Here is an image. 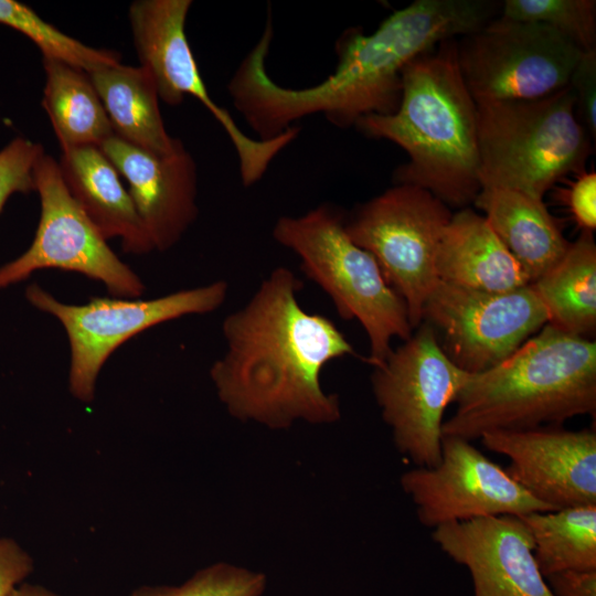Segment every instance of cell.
I'll return each mask as SVG.
<instances>
[{"label": "cell", "mask_w": 596, "mask_h": 596, "mask_svg": "<svg viewBox=\"0 0 596 596\" xmlns=\"http://www.w3.org/2000/svg\"><path fill=\"white\" fill-rule=\"evenodd\" d=\"M521 519L544 578L565 571H596V504L533 512Z\"/></svg>", "instance_id": "obj_23"}, {"label": "cell", "mask_w": 596, "mask_h": 596, "mask_svg": "<svg viewBox=\"0 0 596 596\" xmlns=\"http://www.w3.org/2000/svg\"><path fill=\"white\" fill-rule=\"evenodd\" d=\"M479 182L543 200L571 173L585 171L592 137L570 85L544 97L476 103Z\"/></svg>", "instance_id": "obj_4"}, {"label": "cell", "mask_w": 596, "mask_h": 596, "mask_svg": "<svg viewBox=\"0 0 596 596\" xmlns=\"http://www.w3.org/2000/svg\"><path fill=\"white\" fill-rule=\"evenodd\" d=\"M485 448L505 456V471L532 497L554 510L596 504V433L561 426L497 430Z\"/></svg>", "instance_id": "obj_14"}, {"label": "cell", "mask_w": 596, "mask_h": 596, "mask_svg": "<svg viewBox=\"0 0 596 596\" xmlns=\"http://www.w3.org/2000/svg\"><path fill=\"white\" fill-rule=\"evenodd\" d=\"M58 166L71 195L105 240L120 238L130 254L155 249L118 171L99 147L62 149Z\"/></svg>", "instance_id": "obj_17"}, {"label": "cell", "mask_w": 596, "mask_h": 596, "mask_svg": "<svg viewBox=\"0 0 596 596\" xmlns=\"http://www.w3.org/2000/svg\"><path fill=\"white\" fill-rule=\"evenodd\" d=\"M33 560L14 540L0 536V596H10L33 572Z\"/></svg>", "instance_id": "obj_30"}, {"label": "cell", "mask_w": 596, "mask_h": 596, "mask_svg": "<svg viewBox=\"0 0 596 596\" xmlns=\"http://www.w3.org/2000/svg\"><path fill=\"white\" fill-rule=\"evenodd\" d=\"M499 15L545 24L582 51L596 50L595 0H504Z\"/></svg>", "instance_id": "obj_25"}, {"label": "cell", "mask_w": 596, "mask_h": 596, "mask_svg": "<svg viewBox=\"0 0 596 596\" xmlns=\"http://www.w3.org/2000/svg\"><path fill=\"white\" fill-rule=\"evenodd\" d=\"M443 436L561 426L596 412V342L546 323L496 366L470 374Z\"/></svg>", "instance_id": "obj_3"}, {"label": "cell", "mask_w": 596, "mask_h": 596, "mask_svg": "<svg viewBox=\"0 0 596 596\" xmlns=\"http://www.w3.org/2000/svg\"><path fill=\"white\" fill-rule=\"evenodd\" d=\"M41 215L31 246L0 267V289L26 279L35 270L55 268L103 283L114 297L136 298L145 286L107 245L71 195L58 162L43 155L35 167Z\"/></svg>", "instance_id": "obj_11"}, {"label": "cell", "mask_w": 596, "mask_h": 596, "mask_svg": "<svg viewBox=\"0 0 596 596\" xmlns=\"http://www.w3.org/2000/svg\"><path fill=\"white\" fill-rule=\"evenodd\" d=\"M432 539L468 570L473 596H554L539 570L533 540L521 517L448 523L435 528Z\"/></svg>", "instance_id": "obj_15"}, {"label": "cell", "mask_w": 596, "mask_h": 596, "mask_svg": "<svg viewBox=\"0 0 596 596\" xmlns=\"http://www.w3.org/2000/svg\"><path fill=\"white\" fill-rule=\"evenodd\" d=\"M265 576L228 564H214L180 586H141L129 596H262Z\"/></svg>", "instance_id": "obj_26"}, {"label": "cell", "mask_w": 596, "mask_h": 596, "mask_svg": "<svg viewBox=\"0 0 596 596\" xmlns=\"http://www.w3.org/2000/svg\"><path fill=\"white\" fill-rule=\"evenodd\" d=\"M0 23L33 41L41 50L43 58L57 60L86 73L120 63L118 53L85 45L15 0H0Z\"/></svg>", "instance_id": "obj_24"}, {"label": "cell", "mask_w": 596, "mask_h": 596, "mask_svg": "<svg viewBox=\"0 0 596 596\" xmlns=\"http://www.w3.org/2000/svg\"><path fill=\"white\" fill-rule=\"evenodd\" d=\"M10 596H60V595L41 585L22 583L12 592Z\"/></svg>", "instance_id": "obj_32"}, {"label": "cell", "mask_w": 596, "mask_h": 596, "mask_svg": "<svg viewBox=\"0 0 596 596\" xmlns=\"http://www.w3.org/2000/svg\"><path fill=\"white\" fill-rule=\"evenodd\" d=\"M272 235L299 257L302 273L329 296L341 318L361 323L370 344L369 364H383L394 338H411L404 301L375 258L349 237L337 209L321 204L301 215L280 216Z\"/></svg>", "instance_id": "obj_5"}, {"label": "cell", "mask_w": 596, "mask_h": 596, "mask_svg": "<svg viewBox=\"0 0 596 596\" xmlns=\"http://www.w3.org/2000/svg\"><path fill=\"white\" fill-rule=\"evenodd\" d=\"M545 581L554 596H596V571H565Z\"/></svg>", "instance_id": "obj_31"}, {"label": "cell", "mask_w": 596, "mask_h": 596, "mask_svg": "<svg viewBox=\"0 0 596 596\" xmlns=\"http://www.w3.org/2000/svg\"><path fill=\"white\" fill-rule=\"evenodd\" d=\"M531 284L565 255L568 242L543 200L507 189H482L473 201Z\"/></svg>", "instance_id": "obj_19"}, {"label": "cell", "mask_w": 596, "mask_h": 596, "mask_svg": "<svg viewBox=\"0 0 596 596\" xmlns=\"http://www.w3.org/2000/svg\"><path fill=\"white\" fill-rule=\"evenodd\" d=\"M456 40L441 42L405 66L394 113L368 115L354 126L408 155L394 171L395 184L422 188L449 207L465 209L481 187L476 103L459 70Z\"/></svg>", "instance_id": "obj_2"}, {"label": "cell", "mask_w": 596, "mask_h": 596, "mask_svg": "<svg viewBox=\"0 0 596 596\" xmlns=\"http://www.w3.org/2000/svg\"><path fill=\"white\" fill-rule=\"evenodd\" d=\"M453 212L430 192L395 184L344 220L349 237L369 252L404 301L412 328L422 323L425 301L439 281L435 257Z\"/></svg>", "instance_id": "obj_7"}, {"label": "cell", "mask_w": 596, "mask_h": 596, "mask_svg": "<svg viewBox=\"0 0 596 596\" xmlns=\"http://www.w3.org/2000/svg\"><path fill=\"white\" fill-rule=\"evenodd\" d=\"M302 288L291 269L276 267L223 320L226 351L210 376L233 416L272 428L340 417L338 397L322 390L320 374L332 360L358 354L329 318L301 307Z\"/></svg>", "instance_id": "obj_1"}, {"label": "cell", "mask_w": 596, "mask_h": 596, "mask_svg": "<svg viewBox=\"0 0 596 596\" xmlns=\"http://www.w3.org/2000/svg\"><path fill=\"white\" fill-rule=\"evenodd\" d=\"M404 492L428 528L497 515L523 517L552 511L471 441L443 436L439 462L415 467L401 477Z\"/></svg>", "instance_id": "obj_13"}, {"label": "cell", "mask_w": 596, "mask_h": 596, "mask_svg": "<svg viewBox=\"0 0 596 596\" xmlns=\"http://www.w3.org/2000/svg\"><path fill=\"white\" fill-rule=\"evenodd\" d=\"M568 85L575 96L579 123L596 138V50L584 52L576 64Z\"/></svg>", "instance_id": "obj_28"}, {"label": "cell", "mask_w": 596, "mask_h": 596, "mask_svg": "<svg viewBox=\"0 0 596 596\" xmlns=\"http://www.w3.org/2000/svg\"><path fill=\"white\" fill-rule=\"evenodd\" d=\"M42 106L62 149L100 147L114 134L89 75L57 60L43 58Z\"/></svg>", "instance_id": "obj_22"}, {"label": "cell", "mask_w": 596, "mask_h": 596, "mask_svg": "<svg viewBox=\"0 0 596 596\" xmlns=\"http://www.w3.org/2000/svg\"><path fill=\"white\" fill-rule=\"evenodd\" d=\"M417 328L374 368L372 386L398 451L417 467H434L441 455L445 411L470 374L446 355L430 324Z\"/></svg>", "instance_id": "obj_8"}, {"label": "cell", "mask_w": 596, "mask_h": 596, "mask_svg": "<svg viewBox=\"0 0 596 596\" xmlns=\"http://www.w3.org/2000/svg\"><path fill=\"white\" fill-rule=\"evenodd\" d=\"M129 184V195L152 242L167 251L198 216L196 166L182 145L160 156L113 135L99 147Z\"/></svg>", "instance_id": "obj_16"}, {"label": "cell", "mask_w": 596, "mask_h": 596, "mask_svg": "<svg viewBox=\"0 0 596 596\" xmlns=\"http://www.w3.org/2000/svg\"><path fill=\"white\" fill-rule=\"evenodd\" d=\"M435 269L441 281L481 291L505 292L531 284L485 216L468 207L453 213L445 227Z\"/></svg>", "instance_id": "obj_18"}, {"label": "cell", "mask_w": 596, "mask_h": 596, "mask_svg": "<svg viewBox=\"0 0 596 596\" xmlns=\"http://www.w3.org/2000/svg\"><path fill=\"white\" fill-rule=\"evenodd\" d=\"M191 6V0H137L130 4L128 17L140 66L148 71L166 104L180 105L191 95L211 113L234 147L242 183L251 187L287 147V139L247 136L231 114L211 98L185 34Z\"/></svg>", "instance_id": "obj_10"}, {"label": "cell", "mask_w": 596, "mask_h": 596, "mask_svg": "<svg viewBox=\"0 0 596 596\" xmlns=\"http://www.w3.org/2000/svg\"><path fill=\"white\" fill-rule=\"evenodd\" d=\"M44 155L43 147L18 137L0 151V212L15 192L35 191V167Z\"/></svg>", "instance_id": "obj_27"}, {"label": "cell", "mask_w": 596, "mask_h": 596, "mask_svg": "<svg viewBox=\"0 0 596 596\" xmlns=\"http://www.w3.org/2000/svg\"><path fill=\"white\" fill-rule=\"evenodd\" d=\"M556 329L586 339L596 331V245L581 232L562 259L531 284Z\"/></svg>", "instance_id": "obj_21"}, {"label": "cell", "mask_w": 596, "mask_h": 596, "mask_svg": "<svg viewBox=\"0 0 596 596\" xmlns=\"http://www.w3.org/2000/svg\"><path fill=\"white\" fill-rule=\"evenodd\" d=\"M562 198L582 232L596 228V173H578L574 182L562 191Z\"/></svg>", "instance_id": "obj_29"}, {"label": "cell", "mask_w": 596, "mask_h": 596, "mask_svg": "<svg viewBox=\"0 0 596 596\" xmlns=\"http://www.w3.org/2000/svg\"><path fill=\"white\" fill-rule=\"evenodd\" d=\"M423 321L440 332L443 351L459 369L477 374L509 358L549 317L531 284L489 292L439 280L425 301Z\"/></svg>", "instance_id": "obj_12"}, {"label": "cell", "mask_w": 596, "mask_h": 596, "mask_svg": "<svg viewBox=\"0 0 596 596\" xmlns=\"http://www.w3.org/2000/svg\"><path fill=\"white\" fill-rule=\"evenodd\" d=\"M87 74L117 137L160 156L183 145L167 132L157 87L143 67L118 63Z\"/></svg>", "instance_id": "obj_20"}, {"label": "cell", "mask_w": 596, "mask_h": 596, "mask_svg": "<svg viewBox=\"0 0 596 596\" xmlns=\"http://www.w3.org/2000/svg\"><path fill=\"white\" fill-rule=\"evenodd\" d=\"M227 294V281L220 279L155 299L92 297L87 304L70 305L36 284L26 288L25 297L64 327L71 348L70 391L77 400L89 403L103 365L118 347L166 321L213 312L225 302Z\"/></svg>", "instance_id": "obj_6"}, {"label": "cell", "mask_w": 596, "mask_h": 596, "mask_svg": "<svg viewBox=\"0 0 596 596\" xmlns=\"http://www.w3.org/2000/svg\"><path fill=\"white\" fill-rule=\"evenodd\" d=\"M457 62L475 103L534 99L568 85L582 51L552 28L500 15L456 40Z\"/></svg>", "instance_id": "obj_9"}]
</instances>
